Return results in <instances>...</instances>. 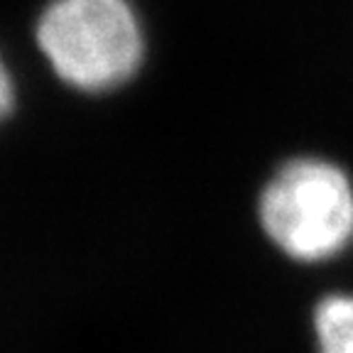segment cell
I'll list each match as a JSON object with an SVG mask.
<instances>
[{"label": "cell", "instance_id": "6da1fadb", "mask_svg": "<svg viewBox=\"0 0 353 353\" xmlns=\"http://www.w3.org/2000/svg\"><path fill=\"white\" fill-rule=\"evenodd\" d=\"M258 214L282 253L299 263H321L353 241V184L334 162L297 157L263 189Z\"/></svg>", "mask_w": 353, "mask_h": 353}, {"label": "cell", "instance_id": "7a4b0ae2", "mask_svg": "<svg viewBox=\"0 0 353 353\" xmlns=\"http://www.w3.org/2000/svg\"><path fill=\"white\" fill-rule=\"evenodd\" d=\"M37 44L61 81L108 91L138 72L143 30L128 0H54L37 22Z\"/></svg>", "mask_w": 353, "mask_h": 353}, {"label": "cell", "instance_id": "3957f363", "mask_svg": "<svg viewBox=\"0 0 353 353\" xmlns=\"http://www.w3.org/2000/svg\"><path fill=\"white\" fill-rule=\"evenodd\" d=\"M319 353H353V294H329L316 304Z\"/></svg>", "mask_w": 353, "mask_h": 353}, {"label": "cell", "instance_id": "277c9868", "mask_svg": "<svg viewBox=\"0 0 353 353\" xmlns=\"http://www.w3.org/2000/svg\"><path fill=\"white\" fill-rule=\"evenodd\" d=\"M10 108H12V81L6 64L0 59V118L6 116Z\"/></svg>", "mask_w": 353, "mask_h": 353}]
</instances>
